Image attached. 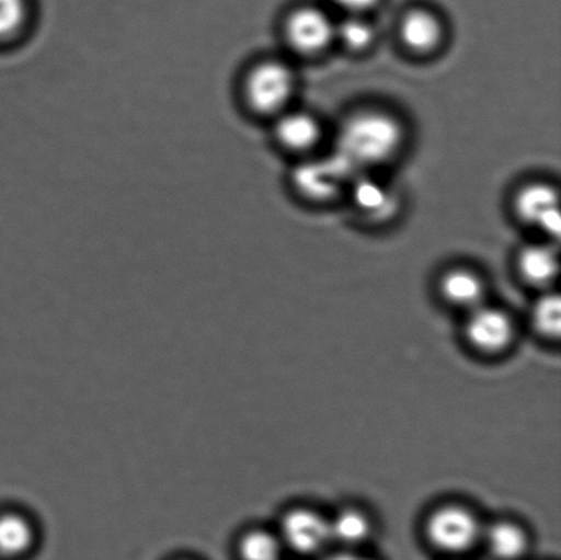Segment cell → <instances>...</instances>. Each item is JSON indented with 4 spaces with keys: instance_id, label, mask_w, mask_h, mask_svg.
Wrapping results in <instances>:
<instances>
[{
    "instance_id": "cell-1",
    "label": "cell",
    "mask_w": 561,
    "mask_h": 560,
    "mask_svg": "<svg viewBox=\"0 0 561 560\" xmlns=\"http://www.w3.org/2000/svg\"><path fill=\"white\" fill-rule=\"evenodd\" d=\"M403 145L404 128L394 115L365 110L351 115L341 126L335 153L356 173L389 162Z\"/></svg>"
},
{
    "instance_id": "cell-2",
    "label": "cell",
    "mask_w": 561,
    "mask_h": 560,
    "mask_svg": "<svg viewBox=\"0 0 561 560\" xmlns=\"http://www.w3.org/2000/svg\"><path fill=\"white\" fill-rule=\"evenodd\" d=\"M295 88V73L288 64L274 58L257 59L240 76L239 102L256 117L276 118L289 108Z\"/></svg>"
},
{
    "instance_id": "cell-3",
    "label": "cell",
    "mask_w": 561,
    "mask_h": 560,
    "mask_svg": "<svg viewBox=\"0 0 561 560\" xmlns=\"http://www.w3.org/2000/svg\"><path fill=\"white\" fill-rule=\"evenodd\" d=\"M355 172L339 153L333 157L300 163L291 173L296 191L313 202L333 199Z\"/></svg>"
},
{
    "instance_id": "cell-4",
    "label": "cell",
    "mask_w": 561,
    "mask_h": 560,
    "mask_svg": "<svg viewBox=\"0 0 561 560\" xmlns=\"http://www.w3.org/2000/svg\"><path fill=\"white\" fill-rule=\"evenodd\" d=\"M426 532L434 546L443 551L459 552L474 545L480 525L469 510L458 504L434 510L427 519Z\"/></svg>"
},
{
    "instance_id": "cell-5",
    "label": "cell",
    "mask_w": 561,
    "mask_h": 560,
    "mask_svg": "<svg viewBox=\"0 0 561 560\" xmlns=\"http://www.w3.org/2000/svg\"><path fill=\"white\" fill-rule=\"evenodd\" d=\"M284 36L294 52L311 57L330 47L335 38V25L322 10L301 8L286 19Z\"/></svg>"
},
{
    "instance_id": "cell-6",
    "label": "cell",
    "mask_w": 561,
    "mask_h": 560,
    "mask_svg": "<svg viewBox=\"0 0 561 560\" xmlns=\"http://www.w3.org/2000/svg\"><path fill=\"white\" fill-rule=\"evenodd\" d=\"M514 210L522 222L558 238L561 230L559 194L552 185L531 183L519 190L515 196Z\"/></svg>"
},
{
    "instance_id": "cell-7",
    "label": "cell",
    "mask_w": 561,
    "mask_h": 560,
    "mask_svg": "<svg viewBox=\"0 0 561 560\" xmlns=\"http://www.w3.org/2000/svg\"><path fill=\"white\" fill-rule=\"evenodd\" d=\"M466 338L481 353L499 354L514 339V323L507 312L491 306H477L466 322Z\"/></svg>"
},
{
    "instance_id": "cell-8",
    "label": "cell",
    "mask_w": 561,
    "mask_h": 560,
    "mask_svg": "<svg viewBox=\"0 0 561 560\" xmlns=\"http://www.w3.org/2000/svg\"><path fill=\"white\" fill-rule=\"evenodd\" d=\"M280 535L291 550L313 553L330 540L329 521L308 508H294L280 521Z\"/></svg>"
},
{
    "instance_id": "cell-9",
    "label": "cell",
    "mask_w": 561,
    "mask_h": 560,
    "mask_svg": "<svg viewBox=\"0 0 561 560\" xmlns=\"http://www.w3.org/2000/svg\"><path fill=\"white\" fill-rule=\"evenodd\" d=\"M273 119L274 139L285 150L305 152L311 150L321 140V124L311 114L288 108Z\"/></svg>"
},
{
    "instance_id": "cell-10",
    "label": "cell",
    "mask_w": 561,
    "mask_h": 560,
    "mask_svg": "<svg viewBox=\"0 0 561 560\" xmlns=\"http://www.w3.org/2000/svg\"><path fill=\"white\" fill-rule=\"evenodd\" d=\"M35 0H0V47L25 44L36 25Z\"/></svg>"
},
{
    "instance_id": "cell-11",
    "label": "cell",
    "mask_w": 561,
    "mask_h": 560,
    "mask_svg": "<svg viewBox=\"0 0 561 560\" xmlns=\"http://www.w3.org/2000/svg\"><path fill=\"white\" fill-rule=\"evenodd\" d=\"M37 529L30 515L20 510L0 512V558L26 556L35 547Z\"/></svg>"
},
{
    "instance_id": "cell-12",
    "label": "cell",
    "mask_w": 561,
    "mask_h": 560,
    "mask_svg": "<svg viewBox=\"0 0 561 560\" xmlns=\"http://www.w3.org/2000/svg\"><path fill=\"white\" fill-rule=\"evenodd\" d=\"M443 37V24L431 11L414 10L401 21V42L412 53L431 54L439 47Z\"/></svg>"
},
{
    "instance_id": "cell-13",
    "label": "cell",
    "mask_w": 561,
    "mask_h": 560,
    "mask_svg": "<svg viewBox=\"0 0 561 560\" xmlns=\"http://www.w3.org/2000/svg\"><path fill=\"white\" fill-rule=\"evenodd\" d=\"M439 290L448 304L472 310L482 305L485 285L482 278L470 268L456 267L445 273L439 282Z\"/></svg>"
},
{
    "instance_id": "cell-14",
    "label": "cell",
    "mask_w": 561,
    "mask_h": 560,
    "mask_svg": "<svg viewBox=\"0 0 561 560\" xmlns=\"http://www.w3.org/2000/svg\"><path fill=\"white\" fill-rule=\"evenodd\" d=\"M518 271L527 283L543 287L558 276V254L546 244L527 245L519 252Z\"/></svg>"
},
{
    "instance_id": "cell-15",
    "label": "cell",
    "mask_w": 561,
    "mask_h": 560,
    "mask_svg": "<svg viewBox=\"0 0 561 560\" xmlns=\"http://www.w3.org/2000/svg\"><path fill=\"white\" fill-rule=\"evenodd\" d=\"M354 202L366 216L381 219L392 216L396 196L387 186L370 179H362L354 186Z\"/></svg>"
},
{
    "instance_id": "cell-16",
    "label": "cell",
    "mask_w": 561,
    "mask_h": 560,
    "mask_svg": "<svg viewBox=\"0 0 561 560\" xmlns=\"http://www.w3.org/2000/svg\"><path fill=\"white\" fill-rule=\"evenodd\" d=\"M486 540L494 556L502 559L520 557L527 545L525 532L513 523L493 524L488 530Z\"/></svg>"
},
{
    "instance_id": "cell-17",
    "label": "cell",
    "mask_w": 561,
    "mask_h": 560,
    "mask_svg": "<svg viewBox=\"0 0 561 560\" xmlns=\"http://www.w3.org/2000/svg\"><path fill=\"white\" fill-rule=\"evenodd\" d=\"M370 521L365 514L354 508H346L340 512L332 521H329L330 539L344 542V545H356L366 539L370 534Z\"/></svg>"
},
{
    "instance_id": "cell-18",
    "label": "cell",
    "mask_w": 561,
    "mask_h": 560,
    "mask_svg": "<svg viewBox=\"0 0 561 560\" xmlns=\"http://www.w3.org/2000/svg\"><path fill=\"white\" fill-rule=\"evenodd\" d=\"M238 553L241 560H278L280 545L272 532L250 529L240 536Z\"/></svg>"
},
{
    "instance_id": "cell-19",
    "label": "cell",
    "mask_w": 561,
    "mask_h": 560,
    "mask_svg": "<svg viewBox=\"0 0 561 560\" xmlns=\"http://www.w3.org/2000/svg\"><path fill=\"white\" fill-rule=\"evenodd\" d=\"M531 322L543 338L557 339L561 331V304L558 295L548 294L536 301L531 310Z\"/></svg>"
},
{
    "instance_id": "cell-20",
    "label": "cell",
    "mask_w": 561,
    "mask_h": 560,
    "mask_svg": "<svg viewBox=\"0 0 561 560\" xmlns=\"http://www.w3.org/2000/svg\"><path fill=\"white\" fill-rule=\"evenodd\" d=\"M335 38H340L351 52H365L371 46L376 33L367 21L351 16L343 24L335 25Z\"/></svg>"
},
{
    "instance_id": "cell-21",
    "label": "cell",
    "mask_w": 561,
    "mask_h": 560,
    "mask_svg": "<svg viewBox=\"0 0 561 560\" xmlns=\"http://www.w3.org/2000/svg\"><path fill=\"white\" fill-rule=\"evenodd\" d=\"M334 2L341 5V8L357 14L371 9L378 0H334Z\"/></svg>"
},
{
    "instance_id": "cell-22",
    "label": "cell",
    "mask_w": 561,
    "mask_h": 560,
    "mask_svg": "<svg viewBox=\"0 0 561 560\" xmlns=\"http://www.w3.org/2000/svg\"><path fill=\"white\" fill-rule=\"evenodd\" d=\"M328 560H367L365 558H360L357 556H351V553H339V556H334L329 558Z\"/></svg>"
}]
</instances>
